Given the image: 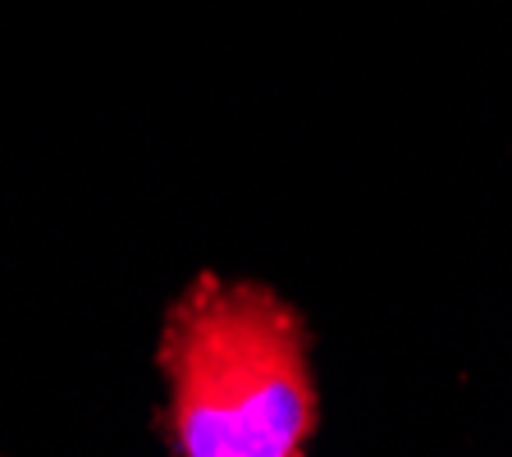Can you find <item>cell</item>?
I'll return each instance as SVG.
<instances>
[{
	"mask_svg": "<svg viewBox=\"0 0 512 457\" xmlns=\"http://www.w3.org/2000/svg\"><path fill=\"white\" fill-rule=\"evenodd\" d=\"M170 444L188 457H293L316 430L298 311L261 284L202 275L160 339Z\"/></svg>",
	"mask_w": 512,
	"mask_h": 457,
	"instance_id": "cell-1",
	"label": "cell"
}]
</instances>
